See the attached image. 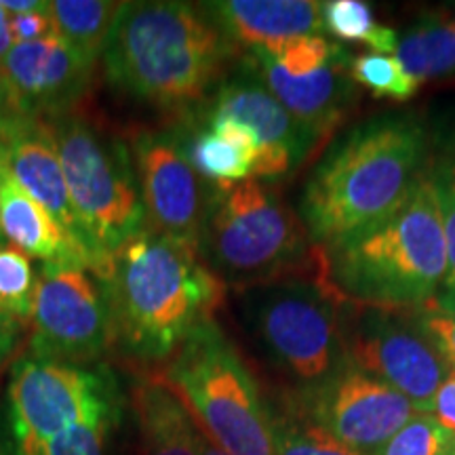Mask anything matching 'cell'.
<instances>
[{
	"mask_svg": "<svg viewBox=\"0 0 455 455\" xmlns=\"http://www.w3.org/2000/svg\"><path fill=\"white\" fill-rule=\"evenodd\" d=\"M321 249L323 281L346 304L419 310L441 293L447 238L428 169L390 212Z\"/></svg>",
	"mask_w": 455,
	"mask_h": 455,
	"instance_id": "6da1fadb",
	"label": "cell"
},
{
	"mask_svg": "<svg viewBox=\"0 0 455 455\" xmlns=\"http://www.w3.org/2000/svg\"><path fill=\"white\" fill-rule=\"evenodd\" d=\"M114 344L144 363L169 361L212 321L226 284L195 244L141 230L112 255L104 278Z\"/></svg>",
	"mask_w": 455,
	"mask_h": 455,
	"instance_id": "7a4b0ae2",
	"label": "cell"
},
{
	"mask_svg": "<svg viewBox=\"0 0 455 455\" xmlns=\"http://www.w3.org/2000/svg\"><path fill=\"white\" fill-rule=\"evenodd\" d=\"M238 49L201 4L124 3L101 53L112 87L164 112H188L224 83Z\"/></svg>",
	"mask_w": 455,
	"mask_h": 455,
	"instance_id": "3957f363",
	"label": "cell"
},
{
	"mask_svg": "<svg viewBox=\"0 0 455 455\" xmlns=\"http://www.w3.org/2000/svg\"><path fill=\"white\" fill-rule=\"evenodd\" d=\"M426 131L413 116L356 124L312 171L299 220L316 247L350 235L390 212L422 173Z\"/></svg>",
	"mask_w": 455,
	"mask_h": 455,
	"instance_id": "277c9868",
	"label": "cell"
},
{
	"mask_svg": "<svg viewBox=\"0 0 455 455\" xmlns=\"http://www.w3.org/2000/svg\"><path fill=\"white\" fill-rule=\"evenodd\" d=\"M198 251L226 287L238 289L321 272V249L275 188L249 180L213 188Z\"/></svg>",
	"mask_w": 455,
	"mask_h": 455,
	"instance_id": "5b68a950",
	"label": "cell"
},
{
	"mask_svg": "<svg viewBox=\"0 0 455 455\" xmlns=\"http://www.w3.org/2000/svg\"><path fill=\"white\" fill-rule=\"evenodd\" d=\"M158 375L226 453L276 455L275 418L251 369L215 318L188 335Z\"/></svg>",
	"mask_w": 455,
	"mask_h": 455,
	"instance_id": "8992f818",
	"label": "cell"
},
{
	"mask_svg": "<svg viewBox=\"0 0 455 455\" xmlns=\"http://www.w3.org/2000/svg\"><path fill=\"white\" fill-rule=\"evenodd\" d=\"M44 121L53 133L93 275L104 278L112 255L146 228L131 146L74 112Z\"/></svg>",
	"mask_w": 455,
	"mask_h": 455,
	"instance_id": "52a82bcc",
	"label": "cell"
},
{
	"mask_svg": "<svg viewBox=\"0 0 455 455\" xmlns=\"http://www.w3.org/2000/svg\"><path fill=\"white\" fill-rule=\"evenodd\" d=\"M236 293L249 331L304 388L346 365L344 301L323 281V268L315 276L255 284Z\"/></svg>",
	"mask_w": 455,
	"mask_h": 455,
	"instance_id": "ba28073f",
	"label": "cell"
},
{
	"mask_svg": "<svg viewBox=\"0 0 455 455\" xmlns=\"http://www.w3.org/2000/svg\"><path fill=\"white\" fill-rule=\"evenodd\" d=\"M121 413L118 386L106 369L26 355L15 363L7 388L13 451L36 447L78 422Z\"/></svg>",
	"mask_w": 455,
	"mask_h": 455,
	"instance_id": "9c48e42d",
	"label": "cell"
},
{
	"mask_svg": "<svg viewBox=\"0 0 455 455\" xmlns=\"http://www.w3.org/2000/svg\"><path fill=\"white\" fill-rule=\"evenodd\" d=\"M346 363L361 369L428 413L436 390L451 373L418 323V310L375 308L344 301Z\"/></svg>",
	"mask_w": 455,
	"mask_h": 455,
	"instance_id": "30bf717a",
	"label": "cell"
},
{
	"mask_svg": "<svg viewBox=\"0 0 455 455\" xmlns=\"http://www.w3.org/2000/svg\"><path fill=\"white\" fill-rule=\"evenodd\" d=\"M30 325L32 355L72 365L98 361L114 344L104 281L83 266L41 264Z\"/></svg>",
	"mask_w": 455,
	"mask_h": 455,
	"instance_id": "8fae6325",
	"label": "cell"
},
{
	"mask_svg": "<svg viewBox=\"0 0 455 455\" xmlns=\"http://www.w3.org/2000/svg\"><path fill=\"white\" fill-rule=\"evenodd\" d=\"M129 146L146 230L198 247L213 188L192 167L186 140L171 129H146Z\"/></svg>",
	"mask_w": 455,
	"mask_h": 455,
	"instance_id": "7c38bea8",
	"label": "cell"
},
{
	"mask_svg": "<svg viewBox=\"0 0 455 455\" xmlns=\"http://www.w3.org/2000/svg\"><path fill=\"white\" fill-rule=\"evenodd\" d=\"M301 411L341 445L373 455L419 411L411 401L346 363L301 392Z\"/></svg>",
	"mask_w": 455,
	"mask_h": 455,
	"instance_id": "4fadbf2b",
	"label": "cell"
},
{
	"mask_svg": "<svg viewBox=\"0 0 455 455\" xmlns=\"http://www.w3.org/2000/svg\"><path fill=\"white\" fill-rule=\"evenodd\" d=\"M352 55L341 49L321 70L308 76H289L264 49H249L243 55L244 72L270 91L295 123L308 135L315 150L327 144L361 98V87L350 74Z\"/></svg>",
	"mask_w": 455,
	"mask_h": 455,
	"instance_id": "5bb4252c",
	"label": "cell"
},
{
	"mask_svg": "<svg viewBox=\"0 0 455 455\" xmlns=\"http://www.w3.org/2000/svg\"><path fill=\"white\" fill-rule=\"evenodd\" d=\"M98 60L61 36L15 44L0 61L21 114L53 118L72 112L93 83Z\"/></svg>",
	"mask_w": 455,
	"mask_h": 455,
	"instance_id": "9a60e30c",
	"label": "cell"
},
{
	"mask_svg": "<svg viewBox=\"0 0 455 455\" xmlns=\"http://www.w3.org/2000/svg\"><path fill=\"white\" fill-rule=\"evenodd\" d=\"M213 116L243 123L258 135L261 150L253 175L258 181L281 180L316 152L291 114L247 72L220 84L212 106L204 112V118Z\"/></svg>",
	"mask_w": 455,
	"mask_h": 455,
	"instance_id": "2e32d148",
	"label": "cell"
},
{
	"mask_svg": "<svg viewBox=\"0 0 455 455\" xmlns=\"http://www.w3.org/2000/svg\"><path fill=\"white\" fill-rule=\"evenodd\" d=\"M0 163L34 201L41 203L53 215L57 224L64 228L68 236L89 258L47 121L21 114L0 141ZM91 268H93V261H91Z\"/></svg>",
	"mask_w": 455,
	"mask_h": 455,
	"instance_id": "e0dca14e",
	"label": "cell"
},
{
	"mask_svg": "<svg viewBox=\"0 0 455 455\" xmlns=\"http://www.w3.org/2000/svg\"><path fill=\"white\" fill-rule=\"evenodd\" d=\"M221 34L236 49H272L323 30V3L316 0H220L203 3Z\"/></svg>",
	"mask_w": 455,
	"mask_h": 455,
	"instance_id": "ac0fdd59",
	"label": "cell"
},
{
	"mask_svg": "<svg viewBox=\"0 0 455 455\" xmlns=\"http://www.w3.org/2000/svg\"><path fill=\"white\" fill-rule=\"evenodd\" d=\"M0 230L13 247L44 266H83L91 259L68 232L57 224L41 203H36L0 163Z\"/></svg>",
	"mask_w": 455,
	"mask_h": 455,
	"instance_id": "d6986e66",
	"label": "cell"
},
{
	"mask_svg": "<svg viewBox=\"0 0 455 455\" xmlns=\"http://www.w3.org/2000/svg\"><path fill=\"white\" fill-rule=\"evenodd\" d=\"M131 401L140 435L138 455H201L195 418L158 371L138 378Z\"/></svg>",
	"mask_w": 455,
	"mask_h": 455,
	"instance_id": "ffe728a7",
	"label": "cell"
},
{
	"mask_svg": "<svg viewBox=\"0 0 455 455\" xmlns=\"http://www.w3.org/2000/svg\"><path fill=\"white\" fill-rule=\"evenodd\" d=\"M395 57L415 83L455 78V21L426 13L398 36Z\"/></svg>",
	"mask_w": 455,
	"mask_h": 455,
	"instance_id": "44dd1931",
	"label": "cell"
},
{
	"mask_svg": "<svg viewBox=\"0 0 455 455\" xmlns=\"http://www.w3.org/2000/svg\"><path fill=\"white\" fill-rule=\"evenodd\" d=\"M123 4L114 0H51L49 15L57 36L84 55L101 60Z\"/></svg>",
	"mask_w": 455,
	"mask_h": 455,
	"instance_id": "7402d4cb",
	"label": "cell"
},
{
	"mask_svg": "<svg viewBox=\"0 0 455 455\" xmlns=\"http://www.w3.org/2000/svg\"><path fill=\"white\" fill-rule=\"evenodd\" d=\"M186 150L201 180L213 188H232L253 180L258 158L207 124L192 133Z\"/></svg>",
	"mask_w": 455,
	"mask_h": 455,
	"instance_id": "603a6c76",
	"label": "cell"
},
{
	"mask_svg": "<svg viewBox=\"0 0 455 455\" xmlns=\"http://www.w3.org/2000/svg\"><path fill=\"white\" fill-rule=\"evenodd\" d=\"M323 30L333 34L339 43L367 44L373 53H396L398 34L378 24L371 4L365 0H329L323 3Z\"/></svg>",
	"mask_w": 455,
	"mask_h": 455,
	"instance_id": "cb8c5ba5",
	"label": "cell"
},
{
	"mask_svg": "<svg viewBox=\"0 0 455 455\" xmlns=\"http://www.w3.org/2000/svg\"><path fill=\"white\" fill-rule=\"evenodd\" d=\"M426 169H428V175L441 203L449 259L447 276L441 293L430 304L447 306L455 299V140L443 146L439 155L432 158L430 163H426Z\"/></svg>",
	"mask_w": 455,
	"mask_h": 455,
	"instance_id": "d4e9b609",
	"label": "cell"
},
{
	"mask_svg": "<svg viewBox=\"0 0 455 455\" xmlns=\"http://www.w3.org/2000/svg\"><path fill=\"white\" fill-rule=\"evenodd\" d=\"M38 275L26 253L13 244H0V308L21 325H30Z\"/></svg>",
	"mask_w": 455,
	"mask_h": 455,
	"instance_id": "484cf974",
	"label": "cell"
},
{
	"mask_svg": "<svg viewBox=\"0 0 455 455\" xmlns=\"http://www.w3.org/2000/svg\"><path fill=\"white\" fill-rule=\"evenodd\" d=\"M350 74L358 87H365L373 93V98L407 101L418 93L422 84L415 83L398 64L395 55L361 53L352 55Z\"/></svg>",
	"mask_w": 455,
	"mask_h": 455,
	"instance_id": "4316f807",
	"label": "cell"
},
{
	"mask_svg": "<svg viewBox=\"0 0 455 455\" xmlns=\"http://www.w3.org/2000/svg\"><path fill=\"white\" fill-rule=\"evenodd\" d=\"M118 418L121 413L78 422L41 445L13 451V455H108V439L114 426L118 424Z\"/></svg>",
	"mask_w": 455,
	"mask_h": 455,
	"instance_id": "83f0119b",
	"label": "cell"
},
{
	"mask_svg": "<svg viewBox=\"0 0 455 455\" xmlns=\"http://www.w3.org/2000/svg\"><path fill=\"white\" fill-rule=\"evenodd\" d=\"M276 455H361L341 445L321 426L310 422L304 413L275 418Z\"/></svg>",
	"mask_w": 455,
	"mask_h": 455,
	"instance_id": "f1b7e54d",
	"label": "cell"
},
{
	"mask_svg": "<svg viewBox=\"0 0 455 455\" xmlns=\"http://www.w3.org/2000/svg\"><path fill=\"white\" fill-rule=\"evenodd\" d=\"M455 436L428 413H418L373 455H451Z\"/></svg>",
	"mask_w": 455,
	"mask_h": 455,
	"instance_id": "f546056e",
	"label": "cell"
},
{
	"mask_svg": "<svg viewBox=\"0 0 455 455\" xmlns=\"http://www.w3.org/2000/svg\"><path fill=\"white\" fill-rule=\"evenodd\" d=\"M341 49H344V44L327 41V38L318 34V36L295 38V41L283 43L278 47L264 51L289 76H308V74L325 68Z\"/></svg>",
	"mask_w": 455,
	"mask_h": 455,
	"instance_id": "4dcf8cb0",
	"label": "cell"
},
{
	"mask_svg": "<svg viewBox=\"0 0 455 455\" xmlns=\"http://www.w3.org/2000/svg\"><path fill=\"white\" fill-rule=\"evenodd\" d=\"M418 323L447 365L455 369V310L426 304L418 310Z\"/></svg>",
	"mask_w": 455,
	"mask_h": 455,
	"instance_id": "1f68e13d",
	"label": "cell"
},
{
	"mask_svg": "<svg viewBox=\"0 0 455 455\" xmlns=\"http://www.w3.org/2000/svg\"><path fill=\"white\" fill-rule=\"evenodd\" d=\"M11 32H13L15 44L34 43L55 36L53 20L49 15V3H44L43 9L30 11V13L11 15Z\"/></svg>",
	"mask_w": 455,
	"mask_h": 455,
	"instance_id": "d6a6232c",
	"label": "cell"
},
{
	"mask_svg": "<svg viewBox=\"0 0 455 455\" xmlns=\"http://www.w3.org/2000/svg\"><path fill=\"white\" fill-rule=\"evenodd\" d=\"M428 415H432L443 428L455 436V369H451L445 382L436 390Z\"/></svg>",
	"mask_w": 455,
	"mask_h": 455,
	"instance_id": "836d02e7",
	"label": "cell"
},
{
	"mask_svg": "<svg viewBox=\"0 0 455 455\" xmlns=\"http://www.w3.org/2000/svg\"><path fill=\"white\" fill-rule=\"evenodd\" d=\"M21 333H24V325L0 308V365L13 355Z\"/></svg>",
	"mask_w": 455,
	"mask_h": 455,
	"instance_id": "e575fe53",
	"label": "cell"
},
{
	"mask_svg": "<svg viewBox=\"0 0 455 455\" xmlns=\"http://www.w3.org/2000/svg\"><path fill=\"white\" fill-rule=\"evenodd\" d=\"M20 116H21L20 108L15 104V98L13 93H11L7 78H4L3 70H0V141L4 140V135H7L11 124H13Z\"/></svg>",
	"mask_w": 455,
	"mask_h": 455,
	"instance_id": "d590c367",
	"label": "cell"
},
{
	"mask_svg": "<svg viewBox=\"0 0 455 455\" xmlns=\"http://www.w3.org/2000/svg\"><path fill=\"white\" fill-rule=\"evenodd\" d=\"M15 47L13 32H11V15L0 7V61L9 55V51Z\"/></svg>",
	"mask_w": 455,
	"mask_h": 455,
	"instance_id": "8d00e7d4",
	"label": "cell"
},
{
	"mask_svg": "<svg viewBox=\"0 0 455 455\" xmlns=\"http://www.w3.org/2000/svg\"><path fill=\"white\" fill-rule=\"evenodd\" d=\"M0 7L7 11L9 15H21L43 9L44 0H0Z\"/></svg>",
	"mask_w": 455,
	"mask_h": 455,
	"instance_id": "74e56055",
	"label": "cell"
},
{
	"mask_svg": "<svg viewBox=\"0 0 455 455\" xmlns=\"http://www.w3.org/2000/svg\"><path fill=\"white\" fill-rule=\"evenodd\" d=\"M196 428H198V453L201 455H230V453H226L224 449H221L218 443H215L212 436H209L207 432L201 428V426L196 424Z\"/></svg>",
	"mask_w": 455,
	"mask_h": 455,
	"instance_id": "f35d334b",
	"label": "cell"
},
{
	"mask_svg": "<svg viewBox=\"0 0 455 455\" xmlns=\"http://www.w3.org/2000/svg\"><path fill=\"white\" fill-rule=\"evenodd\" d=\"M439 308H445V310H455V299L451 301V304H447V306H439Z\"/></svg>",
	"mask_w": 455,
	"mask_h": 455,
	"instance_id": "ab89813d",
	"label": "cell"
},
{
	"mask_svg": "<svg viewBox=\"0 0 455 455\" xmlns=\"http://www.w3.org/2000/svg\"><path fill=\"white\" fill-rule=\"evenodd\" d=\"M0 244H4V236H3V230H0Z\"/></svg>",
	"mask_w": 455,
	"mask_h": 455,
	"instance_id": "60d3db41",
	"label": "cell"
},
{
	"mask_svg": "<svg viewBox=\"0 0 455 455\" xmlns=\"http://www.w3.org/2000/svg\"><path fill=\"white\" fill-rule=\"evenodd\" d=\"M0 455H7V453H4V449H3V447H0Z\"/></svg>",
	"mask_w": 455,
	"mask_h": 455,
	"instance_id": "b9f144b4",
	"label": "cell"
},
{
	"mask_svg": "<svg viewBox=\"0 0 455 455\" xmlns=\"http://www.w3.org/2000/svg\"><path fill=\"white\" fill-rule=\"evenodd\" d=\"M451 455H455V449H453V453H451Z\"/></svg>",
	"mask_w": 455,
	"mask_h": 455,
	"instance_id": "7bdbcfd3",
	"label": "cell"
}]
</instances>
